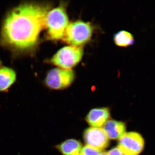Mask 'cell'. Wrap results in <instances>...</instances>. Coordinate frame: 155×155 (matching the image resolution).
<instances>
[{
    "label": "cell",
    "mask_w": 155,
    "mask_h": 155,
    "mask_svg": "<svg viewBox=\"0 0 155 155\" xmlns=\"http://www.w3.org/2000/svg\"><path fill=\"white\" fill-rule=\"evenodd\" d=\"M50 6L48 4L26 3L13 9L7 15L2 28L4 45L19 51L34 48L45 27Z\"/></svg>",
    "instance_id": "1"
},
{
    "label": "cell",
    "mask_w": 155,
    "mask_h": 155,
    "mask_svg": "<svg viewBox=\"0 0 155 155\" xmlns=\"http://www.w3.org/2000/svg\"><path fill=\"white\" fill-rule=\"evenodd\" d=\"M69 24V19L65 6L61 5L49 11L45 21L48 38L52 40L63 39Z\"/></svg>",
    "instance_id": "2"
},
{
    "label": "cell",
    "mask_w": 155,
    "mask_h": 155,
    "mask_svg": "<svg viewBox=\"0 0 155 155\" xmlns=\"http://www.w3.org/2000/svg\"><path fill=\"white\" fill-rule=\"evenodd\" d=\"M92 33V27L89 23L78 20L69 24L63 39L71 46H79L91 39Z\"/></svg>",
    "instance_id": "3"
},
{
    "label": "cell",
    "mask_w": 155,
    "mask_h": 155,
    "mask_svg": "<svg viewBox=\"0 0 155 155\" xmlns=\"http://www.w3.org/2000/svg\"><path fill=\"white\" fill-rule=\"evenodd\" d=\"M83 53V49L81 47H64L53 56L50 62L60 68L71 69L80 62Z\"/></svg>",
    "instance_id": "4"
},
{
    "label": "cell",
    "mask_w": 155,
    "mask_h": 155,
    "mask_svg": "<svg viewBox=\"0 0 155 155\" xmlns=\"http://www.w3.org/2000/svg\"><path fill=\"white\" fill-rule=\"evenodd\" d=\"M75 78V72L72 69L55 68L48 73L45 84L51 89H64L70 86Z\"/></svg>",
    "instance_id": "5"
},
{
    "label": "cell",
    "mask_w": 155,
    "mask_h": 155,
    "mask_svg": "<svg viewBox=\"0 0 155 155\" xmlns=\"http://www.w3.org/2000/svg\"><path fill=\"white\" fill-rule=\"evenodd\" d=\"M144 147V139L137 132H126L119 139L118 147L125 155H139Z\"/></svg>",
    "instance_id": "6"
},
{
    "label": "cell",
    "mask_w": 155,
    "mask_h": 155,
    "mask_svg": "<svg viewBox=\"0 0 155 155\" xmlns=\"http://www.w3.org/2000/svg\"><path fill=\"white\" fill-rule=\"evenodd\" d=\"M83 137L87 145L102 151L110 143L109 138L101 127H89L84 131Z\"/></svg>",
    "instance_id": "7"
},
{
    "label": "cell",
    "mask_w": 155,
    "mask_h": 155,
    "mask_svg": "<svg viewBox=\"0 0 155 155\" xmlns=\"http://www.w3.org/2000/svg\"><path fill=\"white\" fill-rule=\"evenodd\" d=\"M110 117L109 108H95L90 111L86 116L87 122L94 127H101L105 124Z\"/></svg>",
    "instance_id": "8"
},
{
    "label": "cell",
    "mask_w": 155,
    "mask_h": 155,
    "mask_svg": "<svg viewBox=\"0 0 155 155\" xmlns=\"http://www.w3.org/2000/svg\"><path fill=\"white\" fill-rule=\"evenodd\" d=\"M103 130L108 138L119 139L126 133V126L124 122L109 120L103 126Z\"/></svg>",
    "instance_id": "9"
},
{
    "label": "cell",
    "mask_w": 155,
    "mask_h": 155,
    "mask_svg": "<svg viewBox=\"0 0 155 155\" xmlns=\"http://www.w3.org/2000/svg\"><path fill=\"white\" fill-rule=\"evenodd\" d=\"M16 73L11 68H0V92L7 91L16 80Z\"/></svg>",
    "instance_id": "10"
},
{
    "label": "cell",
    "mask_w": 155,
    "mask_h": 155,
    "mask_svg": "<svg viewBox=\"0 0 155 155\" xmlns=\"http://www.w3.org/2000/svg\"><path fill=\"white\" fill-rule=\"evenodd\" d=\"M64 155H79L82 149V144L75 139H69L56 147Z\"/></svg>",
    "instance_id": "11"
},
{
    "label": "cell",
    "mask_w": 155,
    "mask_h": 155,
    "mask_svg": "<svg viewBox=\"0 0 155 155\" xmlns=\"http://www.w3.org/2000/svg\"><path fill=\"white\" fill-rule=\"evenodd\" d=\"M114 43L120 47L127 48L135 44V38L133 35L129 31L121 30L114 35Z\"/></svg>",
    "instance_id": "12"
},
{
    "label": "cell",
    "mask_w": 155,
    "mask_h": 155,
    "mask_svg": "<svg viewBox=\"0 0 155 155\" xmlns=\"http://www.w3.org/2000/svg\"><path fill=\"white\" fill-rule=\"evenodd\" d=\"M102 152L86 145L82 148L79 155H100Z\"/></svg>",
    "instance_id": "13"
},
{
    "label": "cell",
    "mask_w": 155,
    "mask_h": 155,
    "mask_svg": "<svg viewBox=\"0 0 155 155\" xmlns=\"http://www.w3.org/2000/svg\"><path fill=\"white\" fill-rule=\"evenodd\" d=\"M108 155H125L122 152L118 147L114 148L107 153Z\"/></svg>",
    "instance_id": "14"
},
{
    "label": "cell",
    "mask_w": 155,
    "mask_h": 155,
    "mask_svg": "<svg viewBox=\"0 0 155 155\" xmlns=\"http://www.w3.org/2000/svg\"><path fill=\"white\" fill-rule=\"evenodd\" d=\"M100 155H108L107 153L103 152H102V153Z\"/></svg>",
    "instance_id": "15"
},
{
    "label": "cell",
    "mask_w": 155,
    "mask_h": 155,
    "mask_svg": "<svg viewBox=\"0 0 155 155\" xmlns=\"http://www.w3.org/2000/svg\"><path fill=\"white\" fill-rule=\"evenodd\" d=\"M1 61H0V65H1Z\"/></svg>",
    "instance_id": "16"
}]
</instances>
